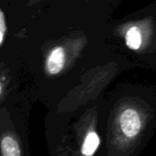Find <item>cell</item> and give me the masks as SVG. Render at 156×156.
I'll return each instance as SVG.
<instances>
[{
  "mask_svg": "<svg viewBox=\"0 0 156 156\" xmlns=\"http://www.w3.org/2000/svg\"><path fill=\"white\" fill-rule=\"evenodd\" d=\"M126 44L131 49H138L142 44L141 31L137 27H131L126 34Z\"/></svg>",
  "mask_w": 156,
  "mask_h": 156,
  "instance_id": "cell-5",
  "label": "cell"
},
{
  "mask_svg": "<svg viewBox=\"0 0 156 156\" xmlns=\"http://www.w3.org/2000/svg\"><path fill=\"white\" fill-rule=\"evenodd\" d=\"M100 144V138L96 133H89L85 138L82 145V154L84 155L90 156L94 154Z\"/></svg>",
  "mask_w": 156,
  "mask_h": 156,
  "instance_id": "cell-4",
  "label": "cell"
},
{
  "mask_svg": "<svg viewBox=\"0 0 156 156\" xmlns=\"http://www.w3.org/2000/svg\"><path fill=\"white\" fill-rule=\"evenodd\" d=\"M65 63V51L63 48L58 47L54 48L47 59V70L49 74L55 75L59 73Z\"/></svg>",
  "mask_w": 156,
  "mask_h": 156,
  "instance_id": "cell-2",
  "label": "cell"
},
{
  "mask_svg": "<svg viewBox=\"0 0 156 156\" xmlns=\"http://www.w3.org/2000/svg\"><path fill=\"white\" fill-rule=\"evenodd\" d=\"M1 150L4 156H19L21 154L16 141L9 136H5L2 139Z\"/></svg>",
  "mask_w": 156,
  "mask_h": 156,
  "instance_id": "cell-3",
  "label": "cell"
},
{
  "mask_svg": "<svg viewBox=\"0 0 156 156\" xmlns=\"http://www.w3.org/2000/svg\"><path fill=\"white\" fill-rule=\"evenodd\" d=\"M120 123L122 131L129 138L135 137L140 132L141 120L138 112L134 110H125L121 115Z\"/></svg>",
  "mask_w": 156,
  "mask_h": 156,
  "instance_id": "cell-1",
  "label": "cell"
},
{
  "mask_svg": "<svg viewBox=\"0 0 156 156\" xmlns=\"http://www.w3.org/2000/svg\"><path fill=\"white\" fill-rule=\"evenodd\" d=\"M5 15L4 12H0V44L2 45L4 41V37H5Z\"/></svg>",
  "mask_w": 156,
  "mask_h": 156,
  "instance_id": "cell-6",
  "label": "cell"
}]
</instances>
